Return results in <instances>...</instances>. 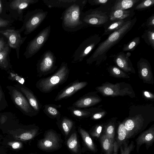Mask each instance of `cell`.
Here are the masks:
<instances>
[{"label":"cell","mask_w":154,"mask_h":154,"mask_svg":"<svg viewBox=\"0 0 154 154\" xmlns=\"http://www.w3.org/2000/svg\"><path fill=\"white\" fill-rule=\"evenodd\" d=\"M0 19H2V18H0Z\"/></svg>","instance_id":"cell-48"},{"label":"cell","mask_w":154,"mask_h":154,"mask_svg":"<svg viewBox=\"0 0 154 154\" xmlns=\"http://www.w3.org/2000/svg\"><path fill=\"white\" fill-rule=\"evenodd\" d=\"M74 125L73 121L66 117H63L61 120V128L66 135H68Z\"/></svg>","instance_id":"cell-31"},{"label":"cell","mask_w":154,"mask_h":154,"mask_svg":"<svg viewBox=\"0 0 154 154\" xmlns=\"http://www.w3.org/2000/svg\"><path fill=\"white\" fill-rule=\"evenodd\" d=\"M8 46L7 38L4 35L0 34V52L3 51Z\"/></svg>","instance_id":"cell-40"},{"label":"cell","mask_w":154,"mask_h":154,"mask_svg":"<svg viewBox=\"0 0 154 154\" xmlns=\"http://www.w3.org/2000/svg\"><path fill=\"white\" fill-rule=\"evenodd\" d=\"M38 129L34 128L21 134L19 137L22 140H28L32 139L37 133Z\"/></svg>","instance_id":"cell-36"},{"label":"cell","mask_w":154,"mask_h":154,"mask_svg":"<svg viewBox=\"0 0 154 154\" xmlns=\"http://www.w3.org/2000/svg\"><path fill=\"white\" fill-rule=\"evenodd\" d=\"M140 0H116L112 11L116 10H126L133 7Z\"/></svg>","instance_id":"cell-23"},{"label":"cell","mask_w":154,"mask_h":154,"mask_svg":"<svg viewBox=\"0 0 154 154\" xmlns=\"http://www.w3.org/2000/svg\"><path fill=\"white\" fill-rule=\"evenodd\" d=\"M136 143V149L138 153L140 146L145 144L147 150L152 146L154 142V127L153 126L146 131L142 132L135 140Z\"/></svg>","instance_id":"cell-13"},{"label":"cell","mask_w":154,"mask_h":154,"mask_svg":"<svg viewBox=\"0 0 154 154\" xmlns=\"http://www.w3.org/2000/svg\"><path fill=\"white\" fill-rule=\"evenodd\" d=\"M14 21L13 20H9L0 19V31L13 28L14 27L12 26Z\"/></svg>","instance_id":"cell-38"},{"label":"cell","mask_w":154,"mask_h":154,"mask_svg":"<svg viewBox=\"0 0 154 154\" xmlns=\"http://www.w3.org/2000/svg\"><path fill=\"white\" fill-rule=\"evenodd\" d=\"M109 0H88V2L91 5H103L107 3Z\"/></svg>","instance_id":"cell-41"},{"label":"cell","mask_w":154,"mask_h":154,"mask_svg":"<svg viewBox=\"0 0 154 154\" xmlns=\"http://www.w3.org/2000/svg\"><path fill=\"white\" fill-rule=\"evenodd\" d=\"M96 97L86 95L79 98L72 104V106L78 108L88 107L98 102Z\"/></svg>","instance_id":"cell-19"},{"label":"cell","mask_w":154,"mask_h":154,"mask_svg":"<svg viewBox=\"0 0 154 154\" xmlns=\"http://www.w3.org/2000/svg\"><path fill=\"white\" fill-rule=\"evenodd\" d=\"M79 131L87 147L91 151L97 152V149L88 133L81 128H79Z\"/></svg>","instance_id":"cell-25"},{"label":"cell","mask_w":154,"mask_h":154,"mask_svg":"<svg viewBox=\"0 0 154 154\" xmlns=\"http://www.w3.org/2000/svg\"><path fill=\"white\" fill-rule=\"evenodd\" d=\"M144 94L147 97H150V95L149 94V93L147 91H145L144 92Z\"/></svg>","instance_id":"cell-47"},{"label":"cell","mask_w":154,"mask_h":154,"mask_svg":"<svg viewBox=\"0 0 154 154\" xmlns=\"http://www.w3.org/2000/svg\"><path fill=\"white\" fill-rule=\"evenodd\" d=\"M109 16L106 13L97 9H90L83 12L82 20L87 26H100L108 20Z\"/></svg>","instance_id":"cell-10"},{"label":"cell","mask_w":154,"mask_h":154,"mask_svg":"<svg viewBox=\"0 0 154 154\" xmlns=\"http://www.w3.org/2000/svg\"><path fill=\"white\" fill-rule=\"evenodd\" d=\"M59 139L57 135L52 131H48L45 137L39 141V147L45 150L57 148L59 146Z\"/></svg>","instance_id":"cell-14"},{"label":"cell","mask_w":154,"mask_h":154,"mask_svg":"<svg viewBox=\"0 0 154 154\" xmlns=\"http://www.w3.org/2000/svg\"><path fill=\"white\" fill-rule=\"evenodd\" d=\"M8 144L14 149H17L21 147L22 143L19 142H12L8 143Z\"/></svg>","instance_id":"cell-43"},{"label":"cell","mask_w":154,"mask_h":154,"mask_svg":"<svg viewBox=\"0 0 154 154\" xmlns=\"http://www.w3.org/2000/svg\"><path fill=\"white\" fill-rule=\"evenodd\" d=\"M102 133L106 135L114 142L115 134V127L114 123L110 122L105 125Z\"/></svg>","instance_id":"cell-33"},{"label":"cell","mask_w":154,"mask_h":154,"mask_svg":"<svg viewBox=\"0 0 154 154\" xmlns=\"http://www.w3.org/2000/svg\"><path fill=\"white\" fill-rule=\"evenodd\" d=\"M101 39V36L95 34L84 40L74 52L72 63H77L82 61L98 45Z\"/></svg>","instance_id":"cell-5"},{"label":"cell","mask_w":154,"mask_h":154,"mask_svg":"<svg viewBox=\"0 0 154 154\" xmlns=\"http://www.w3.org/2000/svg\"><path fill=\"white\" fill-rule=\"evenodd\" d=\"M141 37L146 44L154 49V27H149L145 31Z\"/></svg>","instance_id":"cell-27"},{"label":"cell","mask_w":154,"mask_h":154,"mask_svg":"<svg viewBox=\"0 0 154 154\" xmlns=\"http://www.w3.org/2000/svg\"><path fill=\"white\" fill-rule=\"evenodd\" d=\"M67 109L73 116L78 118L86 117L90 114V112L85 110L77 108L72 106L68 107Z\"/></svg>","instance_id":"cell-29"},{"label":"cell","mask_w":154,"mask_h":154,"mask_svg":"<svg viewBox=\"0 0 154 154\" xmlns=\"http://www.w3.org/2000/svg\"><path fill=\"white\" fill-rule=\"evenodd\" d=\"M131 53L128 52L125 54L121 52L113 55L114 60L116 64L121 68L126 71H130L132 66L129 57Z\"/></svg>","instance_id":"cell-16"},{"label":"cell","mask_w":154,"mask_h":154,"mask_svg":"<svg viewBox=\"0 0 154 154\" xmlns=\"http://www.w3.org/2000/svg\"><path fill=\"white\" fill-rule=\"evenodd\" d=\"M117 136L113 143V154H118L119 148L125 141L128 140L127 132L124 124H119L117 131Z\"/></svg>","instance_id":"cell-17"},{"label":"cell","mask_w":154,"mask_h":154,"mask_svg":"<svg viewBox=\"0 0 154 154\" xmlns=\"http://www.w3.org/2000/svg\"><path fill=\"white\" fill-rule=\"evenodd\" d=\"M102 116L101 114L99 113L95 114L93 116V118L94 119H100L102 117Z\"/></svg>","instance_id":"cell-46"},{"label":"cell","mask_w":154,"mask_h":154,"mask_svg":"<svg viewBox=\"0 0 154 154\" xmlns=\"http://www.w3.org/2000/svg\"><path fill=\"white\" fill-rule=\"evenodd\" d=\"M69 74L67 63L63 62L54 74L38 80L36 83V87L42 93H49L66 82Z\"/></svg>","instance_id":"cell-3"},{"label":"cell","mask_w":154,"mask_h":154,"mask_svg":"<svg viewBox=\"0 0 154 154\" xmlns=\"http://www.w3.org/2000/svg\"><path fill=\"white\" fill-rule=\"evenodd\" d=\"M145 25L147 27H154V15L152 14L147 20Z\"/></svg>","instance_id":"cell-42"},{"label":"cell","mask_w":154,"mask_h":154,"mask_svg":"<svg viewBox=\"0 0 154 154\" xmlns=\"http://www.w3.org/2000/svg\"></svg>","instance_id":"cell-49"},{"label":"cell","mask_w":154,"mask_h":154,"mask_svg":"<svg viewBox=\"0 0 154 154\" xmlns=\"http://www.w3.org/2000/svg\"><path fill=\"white\" fill-rule=\"evenodd\" d=\"M11 49L8 46L0 52V68L7 69L11 67L9 57Z\"/></svg>","instance_id":"cell-24"},{"label":"cell","mask_w":154,"mask_h":154,"mask_svg":"<svg viewBox=\"0 0 154 154\" xmlns=\"http://www.w3.org/2000/svg\"><path fill=\"white\" fill-rule=\"evenodd\" d=\"M88 0H76L65 9L62 14V26L66 31L71 32L79 30L86 26L82 20V11Z\"/></svg>","instance_id":"cell-2"},{"label":"cell","mask_w":154,"mask_h":154,"mask_svg":"<svg viewBox=\"0 0 154 154\" xmlns=\"http://www.w3.org/2000/svg\"><path fill=\"white\" fill-rule=\"evenodd\" d=\"M38 1V0H6V10L9 12V15L11 17L22 21L24 10Z\"/></svg>","instance_id":"cell-8"},{"label":"cell","mask_w":154,"mask_h":154,"mask_svg":"<svg viewBox=\"0 0 154 154\" xmlns=\"http://www.w3.org/2000/svg\"><path fill=\"white\" fill-rule=\"evenodd\" d=\"M104 93L107 95H112L113 94L114 91L112 89L109 87L105 88L103 90Z\"/></svg>","instance_id":"cell-44"},{"label":"cell","mask_w":154,"mask_h":154,"mask_svg":"<svg viewBox=\"0 0 154 154\" xmlns=\"http://www.w3.org/2000/svg\"><path fill=\"white\" fill-rule=\"evenodd\" d=\"M131 11L129 10H116L112 11L109 15V19L112 21L123 20L128 17Z\"/></svg>","instance_id":"cell-26"},{"label":"cell","mask_w":154,"mask_h":154,"mask_svg":"<svg viewBox=\"0 0 154 154\" xmlns=\"http://www.w3.org/2000/svg\"><path fill=\"white\" fill-rule=\"evenodd\" d=\"M86 82H79L78 79L70 83L57 94L54 100L58 101L72 96L78 91L84 88L87 85Z\"/></svg>","instance_id":"cell-12"},{"label":"cell","mask_w":154,"mask_h":154,"mask_svg":"<svg viewBox=\"0 0 154 154\" xmlns=\"http://www.w3.org/2000/svg\"><path fill=\"white\" fill-rule=\"evenodd\" d=\"M49 8H66L74 3L76 0H42Z\"/></svg>","instance_id":"cell-21"},{"label":"cell","mask_w":154,"mask_h":154,"mask_svg":"<svg viewBox=\"0 0 154 154\" xmlns=\"http://www.w3.org/2000/svg\"><path fill=\"white\" fill-rule=\"evenodd\" d=\"M140 43V38L136 37L125 44L123 48V51H133Z\"/></svg>","instance_id":"cell-32"},{"label":"cell","mask_w":154,"mask_h":154,"mask_svg":"<svg viewBox=\"0 0 154 154\" xmlns=\"http://www.w3.org/2000/svg\"><path fill=\"white\" fill-rule=\"evenodd\" d=\"M126 21L123 20L115 21L105 29L103 35L110 34L115 31L119 29L124 24Z\"/></svg>","instance_id":"cell-28"},{"label":"cell","mask_w":154,"mask_h":154,"mask_svg":"<svg viewBox=\"0 0 154 154\" xmlns=\"http://www.w3.org/2000/svg\"><path fill=\"white\" fill-rule=\"evenodd\" d=\"M6 0H0V17L5 20H12V17L6 13Z\"/></svg>","instance_id":"cell-35"},{"label":"cell","mask_w":154,"mask_h":154,"mask_svg":"<svg viewBox=\"0 0 154 154\" xmlns=\"http://www.w3.org/2000/svg\"><path fill=\"white\" fill-rule=\"evenodd\" d=\"M61 107L60 105H56L52 104H46L44 106L43 111L49 118L52 119H56L57 120H59L60 118L61 114L57 109Z\"/></svg>","instance_id":"cell-20"},{"label":"cell","mask_w":154,"mask_h":154,"mask_svg":"<svg viewBox=\"0 0 154 154\" xmlns=\"http://www.w3.org/2000/svg\"><path fill=\"white\" fill-rule=\"evenodd\" d=\"M102 129V125H97L93 129L90 134L93 137L99 138L101 134Z\"/></svg>","instance_id":"cell-39"},{"label":"cell","mask_w":154,"mask_h":154,"mask_svg":"<svg viewBox=\"0 0 154 154\" xmlns=\"http://www.w3.org/2000/svg\"><path fill=\"white\" fill-rule=\"evenodd\" d=\"M20 89L26 97L31 106L38 114L40 111L41 105L37 97L28 88L21 87Z\"/></svg>","instance_id":"cell-18"},{"label":"cell","mask_w":154,"mask_h":154,"mask_svg":"<svg viewBox=\"0 0 154 154\" xmlns=\"http://www.w3.org/2000/svg\"><path fill=\"white\" fill-rule=\"evenodd\" d=\"M24 30L21 27L19 29H15V27L0 31V34L5 37L8 40L9 46L11 48L15 49L17 57L19 58L20 47L27 38L26 36L22 37L21 33Z\"/></svg>","instance_id":"cell-9"},{"label":"cell","mask_w":154,"mask_h":154,"mask_svg":"<svg viewBox=\"0 0 154 154\" xmlns=\"http://www.w3.org/2000/svg\"><path fill=\"white\" fill-rule=\"evenodd\" d=\"M123 123L126 130L128 140L142 132L147 125L144 120L138 117L128 119Z\"/></svg>","instance_id":"cell-11"},{"label":"cell","mask_w":154,"mask_h":154,"mask_svg":"<svg viewBox=\"0 0 154 154\" xmlns=\"http://www.w3.org/2000/svg\"><path fill=\"white\" fill-rule=\"evenodd\" d=\"M68 148L72 152H77L78 151V142L77 135L75 133H72L67 141Z\"/></svg>","instance_id":"cell-30"},{"label":"cell","mask_w":154,"mask_h":154,"mask_svg":"<svg viewBox=\"0 0 154 154\" xmlns=\"http://www.w3.org/2000/svg\"><path fill=\"white\" fill-rule=\"evenodd\" d=\"M154 4V0H143L135 7L136 10H143L152 7Z\"/></svg>","instance_id":"cell-37"},{"label":"cell","mask_w":154,"mask_h":154,"mask_svg":"<svg viewBox=\"0 0 154 154\" xmlns=\"http://www.w3.org/2000/svg\"><path fill=\"white\" fill-rule=\"evenodd\" d=\"M101 148L104 154H113V143L112 140L102 133L100 137Z\"/></svg>","instance_id":"cell-22"},{"label":"cell","mask_w":154,"mask_h":154,"mask_svg":"<svg viewBox=\"0 0 154 154\" xmlns=\"http://www.w3.org/2000/svg\"><path fill=\"white\" fill-rule=\"evenodd\" d=\"M111 71L114 74L119 75L122 74V72L118 68L116 67H113L111 68Z\"/></svg>","instance_id":"cell-45"},{"label":"cell","mask_w":154,"mask_h":154,"mask_svg":"<svg viewBox=\"0 0 154 154\" xmlns=\"http://www.w3.org/2000/svg\"><path fill=\"white\" fill-rule=\"evenodd\" d=\"M136 20L134 18L126 21L121 28L110 34L105 40L99 43L93 53L87 60V63L90 64L95 61L99 63L105 60L108 51L131 29Z\"/></svg>","instance_id":"cell-1"},{"label":"cell","mask_w":154,"mask_h":154,"mask_svg":"<svg viewBox=\"0 0 154 154\" xmlns=\"http://www.w3.org/2000/svg\"><path fill=\"white\" fill-rule=\"evenodd\" d=\"M129 141L127 140L124 142L120 147V154H130L135 147L133 141L129 144Z\"/></svg>","instance_id":"cell-34"},{"label":"cell","mask_w":154,"mask_h":154,"mask_svg":"<svg viewBox=\"0 0 154 154\" xmlns=\"http://www.w3.org/2000/svg\"><path fill=\"white\" fill-rule=\"evenodd\" d=\"M51 29L49 25L41 31L29 42L23 54L26 59L32 57L41 49L48 39Z\"/></svg>","instance_id":"cell-7"},{"label":"cell","mask_w":154,"mask_h":154,"mask_svg":"<svg viewBox=\"0 0 154 154\" xmlns=\"http://www.w3.org/2000/svg\"><path fill=\"white\" fill-rule=\"evenodd\" d=\"M12 97L15 103L28 115L33 116L37 114L20 92L16 89L14 90Z\"/></svg>","instance_id":"cell-15"},{"label":"cell","mask_w":154,"mask_h":154,"mask_svg":"<svg viewBox=\"0 0 154 154\" xmlns=\"http://www.w3.org/2000/svg\"><path fill=\"white\" fill-rule=\"evenodd\" d=\"M48 14L47 11L41 9H36L27 12L21 27L25 30L24 34L28 35L36 29L46 18Z\"/></svg>","instance_id":"cell-4"},{"label":"cell","mask_w":154,"mask_h":154,"mask_svg":"<svg viewBox=\"0 0 154 154\" xmlns=\"http://www.w3.org/2000/svg\"><path fill=\"white\" fill-rule=\"evenodd\" d=\"M56 60V57L52 52L50 50L45 51L36 64L38 76L41 77L53 72L57 68Z\"/></svg>","instance_id":"cell-6"}]
</instances>
